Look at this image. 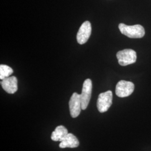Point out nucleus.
<instances>
[{"label": "nucleus", "instance_id": "11", "mask_svg": "<svg viewBox=\"0 0 151 151\" xmlns=\"http://www.w3.org/2000/svg\"><path fill=\"white\" fill-rule=\"evenodd\" d=\"M13 70L10 67L7 65H0V79L3 80L10 77L13 73Z\"/></svg>", "mask_w": 151, "mask_h": 151}, {"label": "nucleus", "instance_id": "5", "mask_svg": "<svg viewBox=\"0 0 151 151\" xmlns=\"http://www.w3.org/2000/svg\"><path fill=\"white\" fill-rule=\"evenodd\" d=\"M134 90V85L130 81L121 80L116 86L115 93L119 97H125L130 96Z\"/></svg>", "mask_w": 151, "mask_h": 151}, {"label": "nucleus", "instance_id": "10", "mask_svg": "<svg viewBox=\"0 0 151 151\" xmlns=\"http://www.w3.org/2000/svg\"><path fill=\"white\" fill-rule=\"evenodd\" d=\"M68 134V130L63 125H59L55 128L52 133L51 139L55 142H61L65 139L66 135Z\"/></svg>", "mask_w": 151, "mask_h": 151}, {"label": "nucleus", "instance_id": "2", "mask_svg": "<svg viewBox=\"0 0 151 151\" xmlns=\"http://www.w3.org/2000/svg\"><path fill=\"white\" fill-rule=\"evenodd\" d=\"M119 65L126 66L135 63L137 60V53L134 50L130 49H126L119 51L116 54Z\"/></svg>", "mask_w": 151, "mask_h": 151}, {"label": "nucleus", "instance_id": "3", "mask_svg": "<svg viewBox=\"0 0 151 151\" xmlns=\"http://www.w3.org/2000/svg\"><path fill=\"white\" fill-rule=\"evenodd\" d=\"M113 101V93L108 91L101 93L97 99V108L100 113H105L110 108Z\"/></svg>", "mask_w": 151, "mask_h": 151}, {"label": "nucleus", "instance_id": "4", "mask_svg": "<svg viewBox=\"0 0 151 151\" xmlns=\"http://www.w3.org/2000/svg\"><path fill=\"white\" fill-rule=\"evenodd\" d=\"M92 84L90 79H86L84 81L82 93L80 94L82 110H86L91 97Z\"/></svg>", "mask_w": 151, "mask_h": 151}, {"label": "nucleus", "instance_id": "1", "mask_svg": "<svg viewBox=\"0 0 151 151\" xmlns=\"http://www.w3.org/2000/svg\"><path fill=\"white\" fill-rule=\"evenodd\" d=\"M119 29L122 34L128 38H142L145 34L144 27L138 24L129 26L121 23L119 25Z\"/></svg>", "mask_w": 151, "mask_h": 151}, {"label": "nucleus", "instance_id": "8", "mask_svg": "<svg viewBox=\"0 0 151 151\" xmlns=\"http://www.w3.org/2000/svg\"><path fill=\"white\" fill-rule=\"evenodd\" d=\"M1 84L2 88L9 93L13 94L17 90V80L15 76L9 77L3 80Z\"/></svg>", "mask_w": 151, "mask_h": 151}, {"label": "nucleus", "instance_id": "6", "mask_svg": "<svg viewBox=\"0 0 151 151\" xmlns=\"http://www.w3.org/2000/svg\"><path fill=\"white\" fill-rule=\"evenodd\" d=\"M91 25L90 22H84L79 29L77 34V40L80 44L86 43L91 34Z\"/></svg>", "mask_w": 151, "mask_h": 151}, {"label": "nucleus", "instance_id": "9", "mask_svg": "<svg viewBox=\"0 0 151 151\" xmlns=\"http://www.w3.org/2000/svg\"><path fill=\"white\" fill-rule=\"evenodd\" d=\"M79 145V141L75 135L72 133H68L65 139L60 142L59 146L60 148H73L78 147Z\"/></svg>", "mask_w": 151, "mask_h": 151}, {"label": "nucleus", "instance_id": "7", "mask_svg": "<svg viewBox=\"0 0 151 151\" xmlns=\"http://www.w3.org/2000/svg\"><path fill=\"white\" fill-rule=\"evenodd\" d=\"M69 108L71 116L73 118L78 116L81 113V101L80 94L74 92L69 101Z\"/></svg>", "mask_w": 151, "mask_h": 151}]
</instances>
